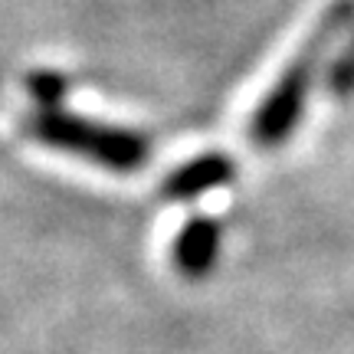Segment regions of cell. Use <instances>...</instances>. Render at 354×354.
Returning <instances> with one entry per match:
<instances>
[{
	"label": "cell",
	"instance_id": "cell-4",
	"mask_svg": "<svg viewBox=\"0 0 354 354\" xmlns=\"http://www.w3.org/2000/svg\"><path fill=\"white\" fill-rule=\"evenodd\" d=\"M223 230L214 216H194L174 240V269L187 279H203L214 272L220 256Z\"/></svg>",
	"mask_w": 354,
	"mask_h": 354
},
{
	"label": "cell",
	"instance_id": "cell-1",
	"mask_svg": "<svg viewBox=\"0 0 354 354\" xmlns=\"http://www.w3.org/2000/svg\"><path fill=\"white\" fill-rule=\"evenodd\" d=\"M354 30V0H335L328 10L322 13L312 37L305 39L299 56L292 59L269 95L259 102L253 122H250V141L256 148H279L282 141L292 138L305 115L308 92L315 86V73L325 66L331 50L342 46V37Z\"/></svg>",
	"mask_w": 354,
	"mask_h": 354
},
{
	"label": "cell",
	"instance_id": "cell-3",
	"mask_svg": "<svg viewBox=\"0 0 354 354\" xmlns=\"http://www.w3.org/2000/svg\"><path fill=\"white\" fill-rule=\"evenodd\" d=\"M233 177H236V161L223 151H210L187 161L184 167H177L174 174H167L161 197L165 201H194V197H201L207 190L230 184Z\"/></svg>",
	"mask_w": 354,
	"mask_h": 354
},
{
	"label": "cell",
	"instance_id": "cell-6",
	"mask_svg": "<svg viewBox=\"0 0 354 354\" xmlns=\"http://www.w3.org/2000/svg\"><path fill=\"white\" fill-rule=\"evenodd\" d=\"M69 82L59 73H37L30 76V95L37 99L39 109H53V105H63V95Z\"/></svg>",
	"mask_w": 354,
	"mask_h": 354
},
{
	"label": "cell",
	"instance_id": "cell-5",
	"mask_svg": "<svg viewBox=\"0 0 354 354\" xmlns=\"http://www.w3.org/2000/svg\"><path fill=\"white\" fill-rule=\"evenodd\" d=\"M328 92L338 99H348L354 92V33L344 46H338V59L328 66Z\"/></svg>",
	"mask_w": 354,
	"mask_h": 354
},
{
	"label": "cell",
	"instance_id": "cell-2",
	"mask_svg": "<svg viewBox=\"0 0 354 354\" xmlns=\"http://www.w3.org/2000/svg\"><path fill=\"white\" fill-rule=\"evenodd\" d=\"M26 135L46 148L86 158V161L105 167V171H115V174L141 171L151 158V141L141 131L88 122L82 115L66 112L63 105L37 109L26 118Z\"/></svg>",
	"mask_w": 354,
	"mask_h": 354
}]
</instances>
